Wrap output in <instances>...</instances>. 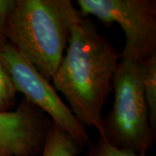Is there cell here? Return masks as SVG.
I'll return each mask as SVG.
<instances>
[{"label":"cell","instance_id":"cell-3","mask_svg":"<svg viewBox=\"0 0 156 156\" xmlns=\"http://www.w3.org/2000/svg\"><path fill=\"white\" fill-rule=\"evenodd\" d=\"M113 89L114 105L103 117L101 139L118 148L146 154L154 142V130L143 95L141 62L122 51Z\"/></svg>","mask_w":156,"mask_h":156},{"label":"cell","instance_id":"cell-12","mask_svg":"<svg viewBox=\"0 0 156 156\" xmlns=\"http://www.w3.org/2000/svg\"><path fill=\"white\" fill-rule=\"evenodd\" d=\"M6 111L5 109V108L3 106V104H2V102H1V101H0V112H5Z\"/></svg>","mask_w":156,"mask_h":156},{"label":"cell","instance_id":"cell-11","mask_svg":"<svg viewBox=\"0 0 156 156\" xmlns=\"http://www.w3.org/2000/svg\"><path fill=\"white\" fill-rule=\"evenodd\" d=\"M15 4V0H0V47L8 43L5 37L8 17Z\"/></svg>","mask_w":156,"mask_h":156},{"label":"cell","instance_id":"cell-6","mask_svg":"<svg viewBox=\"0 0 156 156\" xmlns=\"http://www.w3.org/2000/svg\"><path fill=\"white\" fill-rule=\"evenodd\" d=\"M51 122L25 98L13 111L0 112V156H37Z\"/></svg>","mask_w":156,"mask_h":156},{"label":"cell","instance_id":"cell-10","mask_svg":"<svg viewBox=\"0 0 156 156\" xmlns=\"http://www.w3.org/2000/svg\"><path fill=\"white\" fill-rule=\"evenodd\" d=\"M16 89L13 86L11 77L0 61V101L5 109L15 102Z\"/></svg>","mask_w":156,"mask_h":156},{"label":"cell","instance_id":"cell-2","mask_svg":"<svg viewBox=\"0 0 156 156\" xmlns=\"http://www.w3.org/2000/svg\"><path fill=\"white\" fill-rule=\"evenodd\" d=\"M79 13L70 0H15L7 20L6 39L50 82Z\"/></svg>","mask_w":156,"mask_h":156},{"label":"cell","instance_id":"cell-8","mask_svg":"<svg viewBox=\"0 0 156 156\" xmlns=\"http://www.w3.org/2000/svg\"><path fill=\"white\" fill-rule=\"evenodd\" d=\"M142 63V89L147 107L149 122L156 128V54L149 56Z\"/></svg>","mask_w":156,"mask_h":156},{"label":"cell","instance_id":"cell-4","mask_svg":"<svg viewBox=\"0 0 156 156\" xmlns=\"http://www.w3.org/2000/svg\"><path fill=\"white\" fill-rule=\"evenodd\" d=\"M0 61L11 77L16 91L47 114L82 147L90 144L89 134L78 122L55 88L11 44L0 47Z\"/></svg>","mask_w":156,"mask_h":156},{"label":"cell","instance_id":"cell-5","mask_svg":"<svg viewBox=\"0 0 156 156\" xmlns=\"http://www.w3.org/2000/svg\"><path fill=\"white\" fill-rule=\"evenodd\" d=\"M80 12L104 23H118L125 35L122 51L142 62L156 54L155 0H77Z\"/></svg>","mask_w":156,"mask_h":156},{"label":"cell","instance_id":"cell-9","mask_svg":"<svg viewBox=\"0 0 156 156\" xmlns=\"http://www.w3.org/2000/svg\"><path fill=\"white\" fill-rule=\"evenodd\" d=\"M84 156H146V154L118 148L105 140L99 138L96 143L89 144V149Z\"/></svg>","mask_w":156,"mask_h":156},{"label":"cell","instance_id":"cell-7","mask_svg":"<svg viewBox=\"0 0 156 156\" xmlns=\"http://www.w3.org/2000/svg\"><path fill=\"white\" fill-rule=\"evenodd\" d=\"M82 148L69 134L51 122L41 153L42 156H76Z\"/></svg>","mask_w":156,"mask_h":156},{"label":"cell","instance_id":"cell-1","mask_svg":"<svg viewBox=\"0 0 156 156\" xmlns=\"http://www.w3.org/2000/svg\"><path fill=\"white\" fill-rule=\"evenodd\" d=\"M121 52L99 33L87 16L79 13L73 22L66 51L52 77L69 109L84 127L103 137V108L113 90Z\"/></svg>","mask_w":156,"mask_h":156}]
</instances>
